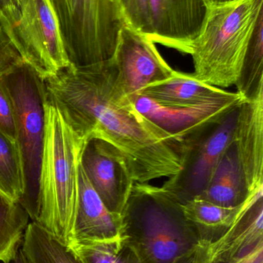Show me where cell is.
<instances>
[{"label":"cell","instance_id":"6da1fadb","mask_svg":"<svg viewBox=\"0 0 263 263\" xmlns=\"http://www.w3.org/2000/svg\"><path fill=\"white\" fill-rule=\"evenodd\" d=\"M112 60L61 69L43 80L46 101L86 140L104 141L129 161L140 183L171 177L182 168L179 142L144 117L127 99L114 92Z\"/></svg>","mask_w":263,"mask_h":263},{"label":"cell","instance_id":"7a4b0ae2","mask_svg":"<svg viewBox=\"0 0 263 263\" xmlns=\"http://www.w3.org/2000/svg\"><path fill=\"white\" fill-rule=\"evenodd\" d=\"M87 142L46 100L38 212L34 222L67 246L72 242L78 205L79 168Z\"/></svg>","mask_w":263,"mask_h":263},{"label":"cell","instance_id":"3957f363","mask_svg":"<svg viewBox=\"0 0 263 263\" xmlns=\"http://www.w3.org/2000/svg\"><path fill=\"white\" fill-rule=\"evenodd\" d=\"M262 15L263 0L207 4L202 27L188 54L195 77L221 89L235 86Z\"/></svg>","mask_w":263,"mask_h":263},{"label":"cell","instance_id":"277c9868","mask_svg":"<svg viewBox=\"0 0 263 263\" xmlns=\"http://www.w3.org/2000/svg\"><path fill=\"white\" fill-rule=\"evenodd\" d=\"M120 236L144 263H171L200 242L182 204L162 187L140 182L120 214Z\"/></svg>","mask_w":263,"mask_h":263},{"label":"cell","instance_id":"5b68a950","mask_svg":"<svg viewBox=\"0 0 263 263\" xmlns=\"http://www.w3.org/2000/svg\"><path fill=\"white\" fill-rule=\"evenodd\" d=\"M63 45L74 66L109 61L127 25L120 0H50Z\"/></svg>","mask_w":263,"mask_h":263},{"label":"cell","instance_id":"8992f818","mask_svg":"<svg viewBox=\"0 0 263 263\" xmlns=\"http://www.w3.org/2000/svg\"><path fill=\"white\" fill-rule=\"evenodd\" d=\"M12 100L23 153L26 193L21 205L32 221L38 212L39 173L45 131L43 80L26 63L0 76Z\"/></svg>","mask_w":263,"mask_h":263},{"label":"cell","instance_id":"52a82bcc","mask_svg":"<svg viewBox=\"0 0 263 263\" xmlns=\"http://www.w3.org/2000/svg\"><path fill=\"white\" fill-rule=\"evenodd\" d=\"M17 52L42 80L71 66L50 0H20Z\"/></svg>","mask_w":263,"mask_h":263},{"label":"cell","instance_id":"ba28073f","mask_svg":"<svg viewBox=\"0 0 263 263\" xmlns=\"http://www.w3.org/2000/svg\"><path fill=\"white\" fill-rule=\"evenodd\" d=\"M239 106L187 148L180 171L161 186L182 205L200 196L208 186L233 137Z\"/></svg>","mask_w":263,"mask_h":263},{"label":"cell","instance_id":"9c48e42d","mask_svg":"<svg viewBox=\"0 0 263 263\" xmlns=\"http://www.w3.org/2000/svg\"><path fill=\"white\" fill-rule=\"evenodd\" d=\"M111 60L115 66L114 89L118 99L135 97L148 85L166 80L174 71L155 43L128 25L120 29Z\"/></svg>","mask_w":263,"mask_h":263},{"label":"cell","instance_id":"30bf717a","mask_svg":"<svg viewBox=\"0 0 263 263\" xmlns=\"http://www.w3.org/2000/svg\"><path fill=\"white\" fill-rule=\"evenodd\" d=\"M128 100L144 117L179 142L182 157L190 145L245 100L237 92L226 100L191 107L163 106L140 94Z\"/></svg>","mask_w":263,"mask_h":263},{"label":"cell","instance_id":"8fae6325","mask_svg":"<svg viewBox=\"0 0 263 263\" xmlns=\"http://www.w3.org/2000/svg\"><path fill=\"white\" fill-rule=\"evenodd\" d=\"M80 164L105 206L120 216L136 182L125 155L108 142L90 139Z\"/></svg>","mask_w":263,"mask_h":263},{"label":"cell","instance_id":"7c38bea8","mask_svg":"<svg viewBox=\"0 0 263 263\" xmlns=\"http://www.w3.org/2000/svg\"><path fill=\"white\" fill-rule=\"evenodd\" d=\"M150 33L154 43L189 54L202 27L205 0H148Z\"/></svg>","mask_w":263,"mask_h":263},{"label":"cell","instance_id":"4fadbf2b","mask_svg":"<svg viewBox=\"0 0 263 263\" xmlns=\"http://www.w3.org/2000/svg\"><path fill=\"white\" fill-rule=\"evenodd\" d=\"M230 147L250 191L263 186V97L244 100Z\"/></svg>","mask_w":263,"mask_h":263},{"label":"cell","instance_id":"5bb4252c","mask_svg":"<svg viewBox=\"0 0 263 263\" xmlns=\"http://www.w3.org/2000/svg\"><path fill=\"white\" fill-rule=\"evenodd\" d=\"M120 216L111 213L105 206L80 164L72 242L110 240L120 237Z\"/></svg>","mask_w":263,"mask_h":263},{"label":"cell","instance_id":"9a60e30c","mask_svg":"<svg viewBox=\"0 0 263 263\" xmlns=\"http://www.w3.org/2000/svg\"><path fill=\"white\" fill-rule=\"evenodd\" d=\"M236 93L200 81L193 73L174 70L171 77L148 85L139 94L163 106L191 107L226 100Z\"/></svg>","mask_w":263,"mask_h":263},{"label":"cell","instance_id":"2e32d148","mask_svg":"<svg viewBox=\"0 0 263 263\" xmlns=\"http://www.w3.org/2000/svg\"><path fill=\"white\" fill-rule=\"evenodd\" d=\"M263 242V188L239 220L211 243L213 263H224L250 251Z\"/></svg>","mask_w":263,"mask_h":263},{"label":"cell","instance_id":"e0dca14e","mask_svg":"<svg viewBox=\"0 0 263 263\" xmlns=\"http://www.w3.org/2000/svg\"><path fill=\"white\" fill-rule=\"evenodd\" d=\"M253 192L241 205L225 207L196 197L182 205L185 217L194 227L200 241L216 242L224 236L250 207L256 193Z\"/></svg>","mask_w":263,"mask_h":263},{"label":"cell","instance_id":"ac0fdd59","mask_svg":"<svg viewBox=\"0 0 263 263\" xmlns=\"http://www.w3.org/2000/svg\"><path fill=\"white\" fill-rule=\"evenodd\" d=\"M22 249L31 263H83L71 247L34 221L25 230Z\"/></svg>","mask_w":263,"mask_h":263},{"label":"cell","instance_id":"d6986e66","mask_svg":"<svg viewBox=\"0 0 263 263\" xmlns=\"http://www.w3.org/2000/svg\"><path fill=\"white\" fill-rule=\"evenodd\" d=\"M0 193L12 202L20 203L26 193L24 162L20 143L1 133Z\"/></svg>","mask_w":263,"mask_h":263},{"label":"cell","instance_id":"ffe728a7","mask_svg":"<svg viewBox=\"0 0 263 263\" xmlns=\"http://www.w3.org/2000/svg\"><path fill=\"white\" fill-rule=\"evenodd\" d=\"M235 86L236 92L247 101L263 97V15L258 20Z\"/></svg>","mask_w":263,"mask_h":263},{"label":"cell","instance_id":"44dd1931","mask_svg":"<svg viewBox=\"0 0 263 263\" xmlns=\"http://www.w3.org/2000/svg\"><path fill=\"white\" fill-rule=\"evenodd\" d=\"M29 216L20 202H12L0 193V262L11 263L29 224Z\"/></svg>","mask_w":263,"mask_h":263},{"label":"cell","instance_id":"7402d4cb","mask_svg":"<svg viewBox=\"0 0 263 263\" xmlns=\"http://www.w3.org/2000/svg\"><path fill=\"white\" fill-rule=\"evenodd\" d=\"M69 247L83 263H144L137 252L120 237L72 242Z\"/></svg>","mask_w":263,"mask_h":263},{"label":"cell","instance_id":"603a6c76","mask_svg":"<svg viewBox=\"0 0 263 263\" xmlns=\"http://www.w3.org/2000/svg\"><path fill=\"white\" fill-rule=\"evenodd\" d=\"M127 25L148 36L150 33L148 0H120Z\"/></svg>","mask_w":263,"mask_h":263},{"label":"cell","instance_id":"cb8c5ba5","mask_svg":"<svg viewBox=\"0 0 263 263\" xmlns=\"http://www.w3.org/2000/svg\"><path fill=\"white\" fill-rule=\"evenodd\" d=\"M20 20V0H0V29L16 51Z\"/></svg>","mask_w":263,"mask_h":263},{"label":"cell","instance_id":"d4e9b609","mask_svg":"<svg viewBox=\"0 0 263 263\" xmlns=\"http://www.w3.org/2000/svg\"><path fill=\"white\" fill-rule=\"evenodd\" d=\"M0 133L14 141H18L16 122L12 100L0 77Z\"/></svg>","mask_w":263,"mask_h":263},{"label":"cell","instance_id":"484cf974","mask_svg":"<svg viewBox=\"0 0 263 263\" xmlns=\"http://www.w3.org/2000/svg\"><path fill=\"white\" fill-rule=\"evenodd\" d=\"M25 63L0 29V76Z\"/></svg>","mask_w":263,"mask_h":263},{"label":"cell","instance_id":"4316f807","mask_svg":"<svg viewBox=\"0 0 263 263\" xmlns=\"http://www.w3.org/2000/svg\"><path fill=\"white\" fill-rule=\"evenodd\" d=\"M171 263H213L211 242L200 241L196 247L176 258Z\"/></svg>","mask_w":263,"mask_h":263},{"label":"cell","instance_id":"83f0119b","mask_svg":"<svg viewBox=\"0 0 263 263\" xmlns=\"http://www.w3.org/2000/svg\"><path fill=\"white\" fill-rule=\"evenodd\" d=\"M11 263H31L26 255L23 252V249H20L15 255V258Z\"/></svg>","mask_w":263,"mask_h":263},{"label":"cell","instance_id":"f1b7e54d","mask_svg":"<svg viewBox=\"0 0 263 263\" xmlns=\"http://www.w3.org/2000/svg\"><path fill=\"white\" fill-rule=\"evenodd\" d=\"M232 1V0H205L206 4H209V3H223V2Z\"/></svg>","mask_w":263,"mask_h":263},{"label":"cell","instance_id":"f546056e","mask_svg":"<svg viewBox=\"0 0 263 263\" xmlns=\"http://www.w3.org/2000/svg\"><path fill=\"white\" fill-rule=\"evenodd\" d=\"M253 263H263V256H261L259 259H256Z\"/></svg>","mask_w":263,"mask_h":263}]
</instances>
